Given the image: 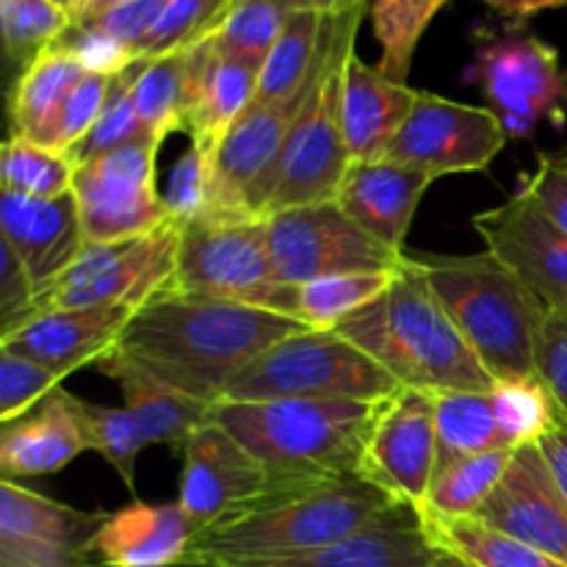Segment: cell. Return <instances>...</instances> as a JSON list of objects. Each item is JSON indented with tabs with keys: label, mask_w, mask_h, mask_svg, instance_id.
<instances>
[{
	"label": "cell",
	"mask_w": 567,
	"mask_h": 567,
	"mask_svg": "<svg viewBox=\"0 0 567 567\" xmlns=\"http://www.w3.org/2000/svg\"><path fill=\"white\" fill-rule=\"evenodd\" d=\"M302 330L275 310L169 288L133 310L109 354L214 408L255 358Z\"/></svg>",
	"instance_id": "6da1fadb"
},
{
	"label": "cell",
	"mask_w": 567,
	"mask_h": 567,
	"mask_svg": "<svg viewBox=\"0 0 567 567\" xmlns=\"http://www.w3.org/2000/svg\"><path fill=\"white\" fill-rule=\"evenodd\" d=\"M396 504L363 474L280 482L269 496L197 532L186 559L244 565L302 557L365 529Z\"/></svg>",
	"instance_id": "7a4b0ae2"
},
{
	"label": "cell",
	"mask_w": 567,
	"mask_h": 567,
	"mask_svg": "<svg viewBox=\"0 0 567 567\" xmlns=\"http://www.w3.org/2000/svg\"><path fill=\"white\" fill-rule=\"evenodd\" d=\"M338 332L374 358L402 388L491 393L496 385L404 258L388 291L338 324Z\"/></svg>",
	"instance_id": "3957f363"
},
{
	"label": "cell",
	"mask_w": 567,
	"mask_h": 567,
	"mask_svg": "<svg viewBox=\"0 0 567 567\" xmlns=\"http://www.w3.org/2000/svg\"><path fill=\"white\" fill-rule=\"evenodd\" d=\"M493 380L537 377L548 308L485 249L480 255H404Z\"/></svg>",
	"instance_id": "277c9868"
},
{
	"label": "cell",
	"mask_w": 567,
	"mask_h": 567,
	"mask_svg": "<svg viewBox=\"0 0 567 567\" xmlns=\"http://www.w3.org/2000/svg\"><path fill=\"white\" fill-rule=\"evenodd\" d=\"M385 402V399H382ZM382 402L347 399H275L216 402L219 421L277 480H327L363 474L365 449Z\"/></svg>",
	"instance_id": "5b68a950"
},
{
	"label": "cell",
	"mask_w": 567,
	"mask_h": 567,
	"mask_svg": "<svg viewBox=\"0 0 567 567\" xmlns=\"http://www.w3.org/2000/svg\"><path fill=\"white\" fill-rule=\"evenodd\" d=\"M365 9L349 14L324 17L316 81L302 116L293 125L280 158L258 181L247 197V214L271 216L297 205L324 203L336 197L349 169L347 142H343L341 94L343 70L358 42V28Z\"/></svg>",
	"instance_id": "8992f818"
},
{
	"label": "cell",
	"mask_w": 567,
	"mask_h": 567,
	"mask_svg": "<svg viewBox=\"0 0 567 567\" xmlns=\"http://www.w3.org/2000/svg\"><path fill=\"white\" fill-rule=\"evenodd\" d=\"M172 288L297 319V286L277 275L266 216L203 214L183 221Z\"/></svg>",
	"instance_id": "52a82bcc"
},
{
	"label": "cell",
	"mask_w": 567,
	"mask_h": 567,
	"mask_svg": "<svg viewBox=\"0 0 567 567\" xmlns=\"http://www.w3.org/2000/svg\"><path fill=\"white\" fill-rule=\"evenodd\" d=\"M399 382L374 358L338 330H302L282 338L255 358L230 388L225 402H275V399H347L382 402Z\"/></svg>",
	"instance_id": "ba28073f"
},
{
	"label": "cell",
	"mask_w": 567,
	"mask_h": 567,
	"mask_svg": "<svg viewBox=\"0 0 567 567\" xmlns=\"http://www.w3.org/2000/svg\"><path fill=\"white\" fill-rule=\"evenodd\" d=\"M183 221L111 244H86L81 258L33 305V316L72 308H142L175 282ZM31 316V319H33Z\"/></svg>",
	"instance_id": "9c48e42d"
},
{
	"label": "cell",
	"mask_w": 567,
	"mask_h": 567,
	"mask_svg": "<svg viewBox=\"0 0 567 567\" xmlns=\"http://www.w3.org/2000/svg\"><path fill=\"white\" fill-rule=\"evenodd\" d=\"M468 78L504 122L509 138H526L543 120H567V70L554 44L526 31L524 22L504 31H482Z\"/></svg>",
	"instance_id": "30bf717a"
},
{
	"label": "cell",
	"mask_w": 567,
	"mask_h": 567,
	"mask_svg": "<svg viewBox=\"0 0 567 567\" xmlns=\"http://www.w3.org/2000/svg\"><path fill=\"white\" fill-rule=\"evenodd\" d=\"M269 219L275 269L286 286H305L332 275L396 271L404 255L363 230L336 199L277 210Z\"/></svg>",
	"instance_id": "8fae6325"
},
{
	"label": "cell",
	"mask_w": 567,
	"mask_h": 567,
	"mask_svg": "<svg viewBox=\"0 0 567 567\" xmlns=\"http://www.w3.org/2000/svg\"><path fill=\"white\" fill-rule=\"evenodd\" d=\"M158 150L161 144L144 138L78 164L72 197L86 244L125 241L158 230L169 219L155 186Z\"/></svg>",
	"instance_id": "7c38bea8"
},
{
	"label": "cell",
	"mask_w": 567,
	"mask_h": 567,
	"mask_svg": "<svg viewBox=\"0 0 567 567\" xmlns=\"http://www.w3.org/2000/svg\"><path fill=\"white\" fill-rule=\"evenodd\" d=\"M504 122L493 109L419 92L413 114L396 133L385 158L432 177L485 172L507 144Z\"/></svg>",
	"instance_id": "4fadbf2b"
},
{
	"label": "cell",
	"mask_w": 567,
	"mask_h": 567,
	"mask_svg": "<svg viewBox=\"0 0 567 567\" xmlns=\"http://www.w3.org/2000/svg\"><path fill=\"white\" fill-rule=\"evenodd\" d=\"M111 513L70 504L0 482V567H92L94 537Z\"/></svg>",
	"instance_id": "5bb4252c"
},
{
	"label": "cell",
	"mask_w": 567,
	"mask_h": 567,
	"mask_svg": "<svg viewBox=\"0 0 567 567\" xmlns=\"http://www.w3.org/2000/svg\"><path fill=\"white\" fill-rule=\"evenodd\" d=\"M181 457L177 502L197 532L269 496L282 482L210 415L192 432Z\"/></svg>",
	"instance_id": "9a60e30c"
},
{
	"label": "cell",
	"mask_w": 567,
	"mask_h": 567,
	"mask_svg": "<svg viewBox=\"0 0 567 567\" xmlns=\"http://www.w3.org/2000/svg\"><path fill=\"white\" fill-rule=\"evenodd\" d=\"M437 463L435 393L399 388L382 402L363 460V476L399 502L424 507Z\"/></svg>",
	"instance_id": "2e32d148"
},
{
	"label": "cell",
	"mask_w": 567,
	"mask_h": 567,
	"mask_svg": "<svg viewBox=\"0 0 567 567\" xmlns=\"http://www.w3.org/2000/svg\"><path fill=\"white\" fill-rule=\"evenodd\" d=\"M485 249L496 255L548 313H567V236L524 194L471 219Z\"/></svg>",
	"instance_id": "e0dca14e"
},
{
	"label": "cell",
	"mask_w": 567,
	"mask_h": 567,
	"mask_svg": "<svg viewBox=\"0 0 567 567\" xmlns=\"http://www.w3.org/2000/svg\"><path fill=\"white\" fill-rule=\"evenodd\" d=\"M319 59V55H316ZM316 81V61L308 83L293 97L280 103L255 100L236 125L221 138L214 158V186H210L208 214H247V197L260 177L275 166L291 136L293 125L308 105Z\"/></svg>",
	"instance_id": "ac0fdd59"
},
{
	"label": "cell",
	"mask_w": 567,
	"mask_h": 567,
	"mask_svg": "<svg viewBox=\"0 0 567 567\" xmlns=\"http://www.w3.org/2000/svg\"><path fill=\"white\" fill-rule=\"evenodd\" d=\"M474 520L567 565V504L537 443L515 449L496 491L476 509Z\"/></svg>",
	"instance_id": "d6986e66"
},
{
	"label": "cell",
	"mask_w": 567,
	"mask_h": 567,
	"mask_svg": "<svg viewBox=\"0 0 567 567\" xmlns=\"http://www.w3.org/2000/svg\"><path fill=\"white\" fill-rule=\"evenodd\" d=\"M0 238L11 247L39 293L66 275L86 249L75 197L37 199L0 188Z\"/></svg>",
	"instance_id": "ffe728a7"
},
{
	"label": "cell",
	"mask_w": 567,
	"mask_h": 567,
	"mask_svg": "<svg viewBox=\"0 0 567 567\" xmlns=\"http://www.w3.org/2000/svg\"><path fill=\"white\" fill-rule=\"evenodd\" d=\"M133 308H72L33 316L0 338V349L33 360L61 382L89 363H100L120 341Z\"/></svg>",
	"instance_id": "44dd1931"
},
{
	"label": "cell",
	"mask_w": 567,
	"mask_h": 567,
	"mask_svg": "<svg viewBox=\"0 0 567 567\" xmlns=\"http://www.w3.org/2000/svg\"><path fill=\"white\" fill-rule=\"evenodd\" d=\"M260 66L221 55L210 37L186 48L183 111L192 144L216 158L221 138L255 103Z\"/></svg>",
	"instance_id": "7402d4cb"
},
{
	"label": "cell",
	"mask_w": 567,
	"mask_h": 567,
	"mask_svg": "<svg viewBox=\"0 0 567 567\" xmlns=\"http://www.w3.org/2000/svg\"><path fill=\"white\" fill-rule=\"evenodd\" d=\"M435 181L437 177H432L430 172L388 158L352 161L332 199L369 236L393 252L404 255V241L415 210Z\"/></svg>",
	"instance_id": "603a6c76"
},
{
	"label": "cell",
	"mask_w": 567,
	"mask_h": 567,
	"mask_svg": "<svg viewBox=\"0 0 567 567\" xmlns=\"http://www.w3.org/2000/svg\"><path fill=\"white\" fill-rule=\"evenodd\" d=\"M435 557L437 543L421 509L399 502L374 524L319 551L238 567H435Z\"/></svg>",
	"instance_id": "cb8c5ba5"
},
{
	"label": "cell",
	"mask_w": 567,
	"mask_h": 567,
	"mask_svg": "<svg viewBox=\"0 0 567 567\" xmlns=\"http://www.w3.org/2000/svg\"><path fill=\"white\" fill-rule=\"evenodd\" d=\"M421 89L391 81L377 66L365 64L358 48L347 59L341 94L343 142L349 161H380L413 114Z\"/></svg>",
	"instance_id": "d4e9b609"
},
{
	"label": "cell",
	"mask_w": 567,
	"mask_h": 567,
	"mask_svg": "<svg viewBox=\"0 0 567 567\" xmlns=\"http://www.w3.org/2000/svg\"><path fill=\"white\" fill-rule=\"evenodd\" d=\"M197 526L175 504H144L111 513L94 537L97 567H169L183 563L192 551Z\"/></svg>",
	"instance_id": "484cf974"
},
{
	"label": "cell",
	"mask_w": 567,
	"mask_h": 567,
	"mask_svg": "<svg viewBox=\"0 0 567 567\" xmlns=\"http://www.w3.org/2000/svg\"><path fill=\"white\" fill-rule=\"evenodd\" d=\"M86 449L89 437L78 413V396L55 388L44 402H39L37 413L3 426L0 474L11 482L55 474Z\"/></svg>",
	"instance_id": "4316f807"
},
{
	"label": "cell",
	"mask_w": 567,
	"mask_h": 567,
	"mask_svg": "<svg viewBox=\"0 0 567 567\" xmlns=\"http://www.w3.org/2000/svg\"><path fill=\"white\" fill-rule=\"evenodd\" d=\"M97 365L120 385L122 408L133 415L150 446H166L169 452L183 454L192 432L210 415L208 404L153 380L114 354H105Z\"/></svg>",
	"instance_id": "83f0119b"
},
{
	"label": "cell",
	"mask_w": 567,
	"mask_h": 567,
	"mask_svg": "<svg viewBox=\"0 0 567 567\" xmlns=\"http://www.w3.org/2000/svg\"><path fill=\"white\" fill-rule=\"evenodd\" d=\"M86 75V66L61 44L42 50L25 70H20V78L9 92L11 133L42 144L72 89Z\"/></svg>",
	"instance_id": "f1b7e54d"
},
{
	"label": "cell",
	"mask_w": 567,
	"mask_h": 567,
	"mask_svg": "<svg viewBox=\"0 0 567 567\" xmlns=\"http://www.w3.org/2000/svg\"><path fill=\"white\" fill-rule=\"evenodd\" d=\"M437 463L435 471L463 457L507 449L498 426L491 393L443 391L435 393Z\"/></svg>",
	"instance_id": "f546056e"
},
{
	"label": "cell",
	"mask_w": 567,
	"mask_h": 567,
	"mask_svg": "<svg viewBox=\"0 0 567 567\" xmlns=\"http://www.w3.org/2000/svg\"><path fill=\"white\" fill-rule=\"evenodd\" d=\"M509 460H513V449H498V452L463 457L435 471L421 513L435 520L474 518L476 509L496 491Z\"/></svg>",
	"instance_id": "4dcf8cb0"
},
{
	"label": "cell",
	"mask_w": 567,
	"mask_h": 567,
	"mask_svg": "<svg viewBox=\"0 0 567 567\" xmlns=\"http://www.w3.org/2000/svg\"><path fill=\"white\" fill-rule=\"evenodd\" d=\"M324 33V14L313 11H291L271 48L269 59L260 66L258 103H280L293 97L308 83L313 61L321 48Z\"/></svg>",
	"instance_id": "1f68e13d"
},
{
	"label": "cell",
	"mask_w": 567,
	"mask_h": 567,
	"mask_svg": "<svg viewBox=\"0 0 567 567\" xmlns=\"http://www.w3.org/2000/svg\"><path fill=\"white\" fill-rule=\"evenodd\" d=\"M424 520L437 546L449 548V551H454L465 563L476 567H567L559 559H554L551 554L540 551L529 543L515 540L509 535H502V532L491 529V526L480 524L474 518L435 520L424 515Z\"/></svg>",
	"instance_id": "d6a6232c"
},
{
	"label": "cell",
	"mask_w": 567,
	"mask_h": 567,
	"mask_svg": "<svg viewBox=\"0 0 567 567\" xmlns=\"http://www.w3.org/2000/svg\"><path fill=\"white\" fill-rule=\"evenodd\" d=\"M393 275L396 271H358L297 286V319L308 330H338L349 316L380 299Z\"/></svg>",
	"instance_id": "836d02e7"
},
{
	"label": "cell",
	"mask_w": 567,
	"mask_h": 567,
	"mask_svg": "<svg viewBox=\"0 0 567 567\" xmlns=\"http://www.w3.org/2000/svg\"><path fill=\"white\" fill-rule=\"evenodd\" d=\"M446 3L449 0H374L371 3V25L382 48L377 70L382 75L408 83L421 37Z\"/></svg>",
	"instance_id": "e575fe53"
},
{
	"label": "cell",
	"mask_w": 567,
	"mask_h": 567,
	"mask_svg": "<svg viewBox=\"0 0 567 567\" xmlns=\"http://www.w3.org/2000/svg\"><path fill=\"white\" fill-rule=\"evenodd\" d=\"M183 78H186V50L144 59L138 70L136 83H133V105L153 142L164 144L169 133H186Z\"/></svg>",
	"instance_id": "d590c367"
},
{
	"label": "cell",
	"mask_w": 567,
	"mask_h": 567,
	"mask_svg": "<svg viewBox=\"0 0 567 567\" xmlns=\"http://www.w3.org/2000/svg\"><path fill=\"white\" fill-rule=\"evenodd\" d=\"M75 169L70 155L33 144L11 133L0 153V186L37 199H55L72 192Z\"/></svg>",
	"instance_id": "8d00e7d4"
},
{
	"label": "cell",
	"mask_w": 567,
	"mask_h": 567,
	"mask_svg": "<svg viewBox=\"0 0 567 567\" xmlns=\"http://www.w3.org/2000/svg\"><path fill=\"white\" fill-rule=\"evenodd\" d=\"M288 14L275 0H233L208 37L221 55L264 66Z\"/></svg>",
	"instance_id": "74e56055"
},
{
	"label": "cell",
	"mask_w": 567,
	"mask_h": 567,
	"mask_svg": "<svg viewBox=\"0 0 567 567\" xmlns=\"http://www.w3.org/2000/svg\"><path fill=\"white\" fill-rule=\"evenodd\" d=\"M493 408H496L498 426L507 449L532 446L557 424L563 410L554 402L551 391L543 385L540 377H524V380H498L491 391Z\"/></svg>",
	"instance_id": "f35d334b"
},
{
	"label": "cell",
	"mask_w": 567,
	"mask_h": 567,
	"mask_svg": "<svg viewBox=\"0 0 567 567\" xmlns=\"http://www.w3.org/2000/svg\"><path fill=\"white\" fill-rule=\"evenodd\" d=\"M72 28L70 11L50 0H0V31L6 59L25 70L42 50L59 42Z\"/></svg>",
	"instance_id": "ab89813d"
},
{
	"label": "cell",
	"mask_w": 567,
	"mask_h": 567,
	"mask_svg": "<svg viewBox=\"0 0 567 567\" xmlns=\"http://www.w3.org/2000/svg\"><path fill=\"white\" fill-rule=\"evenodd\" d=\"M78 413L86 430L89 449L97 452L116 471L122 485L136 496V463L150 443L144 441L133 415L125 408H105L83 399H78Z\"/></svg>",
	"instance_id": "60d3db41"
},
{
	"label": "cell",
	"mask_w": 567,
	"mask_h": 567,
	"mask_svg": "<svg viewBox=\"0 0 567 567\" xmlns=\"http://www.w3.org/2000/svg\"><path fill=\"white\" fill-rule=\"evenodd\" d=\"M142 64L144 59L136 61L133 66H127V70H122L120 75L111 78L109 100H105V109L103 114H100L97 125L89 131V136L83 138V142H78L75 147L66 153L72 164H86V161L111 153V150H120L125 147V144L150 138L142 120H138L136 105H133V83H136Z\"/></svg>",
	"instance_id": "b9f144b4"
},
{
	"label": "cell",
	"mask_w": 567,
	"mask_h": 567,
	"mask_svg": "<svg viewBox=\"0 0 567 567\" xmlns=\"http://www.w3.org/2000/svg\"><path fill=\"white\" fill-rule=\"evenodd\" d=\"M230 3L233 0H169L161 20L138 48V59H158L197 44L219 25Z\"/></svg>",
	"instance_id": "7bdbcfd3"
},
{
	"label": "cell",
	"mask_w": 567,
	"mask_h": 567,
	"mask_svg": "<svg viewBox=\"0 0 567 567\" xmlns=\"http://www.w3.org/2000/svg\"><path fill=\"white\" fill-rule=\"evenodd\" d=\"M111 78L114 75H100V72H89L72 94L66 97L64 109L55 116V122L50 125L48 136H44L42 147L55 150V153H70L78 142L89 136L94 125H97L100 114L105 109V100H109Z\"/></svg>",
	"instance_id": "ee69618b"
},
{
	"label": "cell",
	"mask_w": 567,
	"mask_h": 567,
	"mask_svg": "<svg viewBox=\"0 0 567 567\" xmlns=\"http://www.w3.org/2000/svg\"><path fill=\"white\" fill-rule=\"evenodd\" d=\"M61 380L33 360L0 349V421L14 424L37 402H44Z\"/></svg>",
	"instance_id": "f6af8a7d"
},
{
	"label": "cell",
	"mask_w": 567,
	"mask_h": 567,
	"mask_svg": "<svg viewBox=\"0 0 567 567\" xmlns=\"http://www.w3.org/2000/svg\"><path fill=\"white\" fill-rule=\"evenodd\" d=\"M210 186H214V155L192 144L183 158L172 166L169 186L164 194L169 219L192 221L208 214Z\"/></svg>",
	"instance_id": "bcb514c9"
},
{
	"label": "cell",
	"mask_w": 567,
	"mask_h": 567,
	"mask_svg": "<svg viewBox=\"0 0 567 567\" xmlns=\"http://www.w3.org/2000/svg\"><path fill=\"white\" fill-rule=\"evenodd\" d=\"M64 50H70L89 72H100V75H120L122 70L133 66L138 59L131 48L116 42L109 33L97 31V28L86 25V22H72L70 31L59 39Z\"/></svg>",
	"instance_id": "7dc6e473"
},
{
	"label": "cell",
	"mask_w": 567,
	"mask_h": 567,
	"mask_svg": "<svg viewBox=\"0 0 567 567\" xmlns=\"http://www.w3.org/2000/svg\"><path fill=\"white\" fill-rule=\"evenodd\" d=\"M518 194L529 197L567 236V155H537L535 172L520 177Z\"/></svg>",
	"instance_id": "c3c4849f"
},
{
	"label": "cell",
	"mask_w": 567,
	"mask_h": 567,
	"mask_svg": "<svg viewBox=\"0 0 567 567\" xmlns=\"http://www.w3.org/2000/svg\"><path fill=\"white\" fill-rule=\"evenodd\" d=\"M37 305V288L28 280L25 269L0 238V338L31 321Z\"/></svg>",
	"instance_id": "681fc988"
},
{
	"label": "cell",
	"mask_w": 567,
	"mask_h": 567,
	"mask_svg": "<svg viewBox=\"0 0 567 567\" xmlns=\"http://www.w3.org/2000/svg\"><path fill=\"white\" fill-rule=\"evenodd\" d=\"M166 3L169 0H133V3L116 6V9L103 11V14L92 17V20H83L86 25L97 28V31L109 33L116 42L131 48L138 55L144 39L150 37V31L155 28V22L164 14Z\"/></svg>",
	"instance_id": "f907efd6"
},
{
	"label": "cell",
	"mask_w": 567,
	"mask_h": 567,
	"mask_svg": "<svg viewBox=\"0 0 567 567\" xmlns=\"http://www.w3.org/2000/svg\"><path fill=\"white\" fill-rule=\"evenodd\" d=\"M535 371L567 415V313H548L537 341Z\"/></svg>",
	"instance_id": "816d5d0a"
},
{
	"label": "cell",
	"mask_w": 567,
	"mask_h": 567,
	"mask_svg": "<svg viewBox=\"0 0 567 567\" xmlns=\"http://www.w3.org/2000/svg\"><path fill=\"white\" fill-rule=\"evenodd\" d=\"M540 452L546 457L548 471H551L554 482H557L559 493H563L567 504V415H559L557 424L540 437Z\"/></svg>",
	"instance_id": "f5cc1de1"
},
{
	"label": "cell",
	"mask_w": 567,
	"mask_h": 567,
	"mask_svg": "<svg viewBox=\"0 0 567 567\" xmlns=\"http://www.w3.org/2000/svg\"><path fill=\"white\" fill-rule=\"evenodd\" d=\"M482 3L496 11V14L507 17V20L526 22L529 17L540 14V11L563 9V6H567V0H482Z\"/></svg>",
	"instance_id": "db71d44e"
},
{
	"label": "cell",
	"mask_w": 567,
	"mask_h": 567,
	"mask_svg": "<svg viewBox=\"0 0 567 567\" xmlns=\"http://www.w3.org/2000/svg\"><path fill=\"white\" fill-rule=\"evenodd\" d=\"M286 11H313V14L336 17L354 9H365V0H275Z\"/></svg>",
	"instance_id": "11a10c76"
},
{
	"label": "cell",
	"mask_w": 567,
	"mask_h": 567,
	"mask_svg": "<svg viewBox=\"0 0 567 567\" xmlns=\"http://www.w3.org/2000/svg\"><path fill=\"white\" fill-rule=\"evenodd\" d=\"M125 3H133V0H86V3H83L81 9L75 11V17H72V22L92 20V17L103 14V11L116 9V6H125Z\"/></svg>",
	"instance_id": "9f6ffc18"
},
{
	"label": "cell",
	"mask_w": 567,
	"mask_h": 567,
	"mask_svg": "<svg viewBox=\"0 0 567 567\" xmlns=\"http://www.w3.org/2000/svg\"><path fill=\"white\" fill-rule=\"evenodd\" d=\"M435 567H476V565L465 563V559H463V557H457V554H454V551H449V548L437 546Z\"/></svg>",
	"instance_id": "6f0895ef"
},
{
	"label": "cell",
	"mask_w": 567,
	"mask_h": 567,
	"mask_svg": "<svg viewBox=\"0 0 567 567\" xmlns=\"http://www.w3.org/2000/svg\"><path fill=\"white\" fill-rule=\"evenodd\" d=\"M92 567H97V565H92ZM169 567H238V565L216 563V559H183V563L169 565Z\"/></svg>",
	"instance_id": "680465c9"
},
{
	"label": "cell",
	"mask_w": 567,
	"mask_h": 567,
	"mask_svg": "<svg viewBox=\"0 0 567 567\" xmlns=\"http://www.w3.org/2000/svg\"><path fill=\"white\" fill-rule=\"evenodd\" d=\"M50 3L59 6V9H64V11H70V14H75L78 6H81L83 0H50Z\"/></svg>",
	"instance_id": "91938a15"
},
{
	"label": "cell",
	"mask_w": 567,
	"mask_h": 567,
	"mask_svg": "<svg viewBox=\"0 0 567 567\" xmlns=\"http://www.w3.org/2000/svg\"><path fill=\"white\" fill-rule=\"evenodd\" d=\"M83 3H86V0H83ZM83 3H81V6H83ZM81 6H78V9H81ZM72 17H75V14H72Z\"/></svg>",
	"instance_id": "94428289"
}]
</instances>
